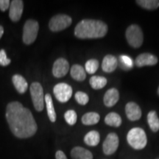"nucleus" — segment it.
I'll return each instance as SVG.
<instances>
[{"mask_svg": "<svg viewBox=\"0 0 159 159\" xmlns=\"http://www.w3.org/2000/svg\"><path fill=\"white\" fill-rule=\"evenodd\" d=\"M6 119L10 129L17 138H30L36 133L37 124L31 111L19 102H12L7 105Z\"/></svg>", "mask_w": 159, "mask_h": 159, "instance_id": "nucleus-1", "label": "nucleus"}, {"mask_svg": "<svg viewBox=\"0 0 159 159\" xmlns=\"http://www.w3.org/2000/svg\"><path fill=\"white\" fill-rule=\"evenodd\" d=\"M107 33L108 26L99 20H82L75 29V35L80 39H99L104 37Z\"/></svg>", "mask_w": 159, "mask_h": 159, "instance_id": "nucleus-2", "label": "nucleus"}, {"mask_svg": "<svg viewBox=\"0 0 159 159\" xmlns=\"http://www.w3.org/2000/svg\"><path fill=\"white\" fill-rule=\"evenodd\" d=\"M127 140L128 144L136 150H142L144 148L148 142L144 130L139 128L131 129L127 136Z\"/></svg>", "mask_w": 159, "mask_h": 159, "instance_id": "nucleus-3", "label": "nucleus"}, {"mask_svg": "<svg viewBox=\"0 0 159 159\" xmlns=\"http://www.w3.org/2000/svg\"><path fill=\"white\" fill-rule=\"evenodd\" d=\"M127 41L131 47L134 48H139L142 46L143 43V33L140 27L136 25H132L129 26L126 30Z\"/></svg>", "mask_w": 159, "mask_h": 159, "instance_id": "nucleus-4", "label": "nucleus"}, {"mask_svg": "<svg viewBox=\"0 0 159 159\" xmlns=\"http://www.w3.org/2000/svg\"><path fill=\"white\" fill-rule=\"evenodd\" d=\"M39 30V25L35 20H27L24 26L23 41L25 44H31L36 39Z\"/></svg>", "mask_w": 159, "mask_h": 159, "instance_id": "nucleus-5", "label": "nucleus"}, {"mask_svg": "<svg viewBox=\"0 0 159 159\" xmlns=\"http://www.w3.org/2000/svg\"><path fill=\"white\" fill-rule=\"evenodd\" d=\"M30 94L35 109L42 111L44 108V95L42 86L39 83H33L30 85Z\"/></svg>", "mask_w": 159, "mask_h": 159, "instance_id": "nucleus-6", "label": "nucleus"}, {"mask_svg": "<svg viewBox=\"0 0 159 159\" xmlns=\"http://www.w3.org/2000/svg\"><path fill=\"white\" fill-rule=\"evenodd\" d=\"M72 19L67 15H57L53 16L49 21V27L51 31L58 32L65 30L71 25Z\"/></svg>", "mask_w": 159, "mask_h": 159, "instance_id": "nucleus-7", "label": "nucleus"}, {"mask_svg": "<svg viewBox=\"0 0 159 159\" xmlns=\"http://www.w3.org/2000/svg\"><path fill=\"white\" fill-rule=\"evenodd\" d=\"M53 92L59 102L64 103L68 102L72 95V88L66 83H61L54 87Z\"/></svg>", "mask_w": 159, "mask_h": 159, "instance_id": "nucleus-8", "label": "nucleus"}, {"mask_svg": "<svg viewBox=\"0 0 159 159\" xmlns=\"http://www.w3.org/2000/svg\"><path fill=\"white\" fill-rule=\"evenodd\" d=\"M119 137L114 133H111L107 136L102 144L103 152L107 156L114 154L119 147Z\"/></svg>", "mask_w": 159, "mask_h": 159, "instance_id": "nucleus-9", "label": "nucleus"}, {"mask_svg": "<svg viewBox=\"0 0 159 159\" xmlns=\"http://www.w3.org/2000/svg\"><path fill=\"white\" fill-rule=\"evenodd\" d=\"M69 70V64L66 60L61 57L55 61L53 64L52 74L55 77L60 78L66 75Z\"/></svg>", "mask_w": 159, "mask_h": 159, "instance_id": "nucleus-10", "label": "nucleus"}, {"mask_svg": "<svg viewBox=\"0 0 159 159\" xmlns=\"http://www.w3.org/2000/svg\"><path fill=\"white\" fill-rule=\"evenodd\" d=\"M24 4L21 0H13L10 5L9 16L13 21H18L21 19L23 13Z\"/></svg>", "mask_w": 159, "mask_h": 159, "instance_id": "nucleus-11", "label": "nucleus"}, {"mask_svg": "<svg viewBox=\"0 0 159 159\" xmlns=\"http://www.w3.org/2000/svg\"><path fill=\"white\" fill-rule=\"evenodd\" d=\"M125 113L130 121L139 120L142 116V110L136 103L130 102L125 106Z\"/></svg>", "mask_w": 159, "mask_h": 159, "instance_id": "nucleus-12", "label": "nucleus"}, {"mask_svg": "<svg viewBox=\"0 0 159 159\" xmlns=\"http://www.w3.org/2000/svg\"><path fill=\"white\" fill-rule=\"evenodd\" d=\"M136 65L138 67L145 66H154L158 63V58L155 55L150 53H142L139 55L136 59Z\"/></svg>", "mask_w": 159, "mask_h": 159, "instance_id": "nucleus-13", "label": "nucleus"}, {"mask_svg": "<svg viewBox=\"0 0 159 159\" xmlns=\"http://www.w3.org/2000/svg\"><path fill=\"white\" fill-rule=\"evenodd\" d=\"M118 66V61L114 55H108L103 59L102 63V69L105 72L111 73L116 69Z\"/></svg>", "mask_w": 159, "mask_h": 159, "instance_id": "nucleus-14", "label": "nucleus"}, {"mask_svg": "<svg viewBox=\"0 0 159 159\" xmlns=\"http://www.w3.org/2000/svg\"><path fill=\"white\" fill-rule=\"evenodd\" d=\"M119 99V91L116 89L112 88L106 91L104 96V104L107 107H112L117 103Z\"/></svg>", "mask_w": 159, "mask_h": 159, "instance_id": "nucleus-15", "label": "nucleus"}, {"mask_svg": "<svg viewBox=\"0 0 159 159\" xmlns=\"http://www.w3.org/2000/svg\"><path fill=\"white\" fill-rule=\"evenodd\" d=\"M72 159H93V155L90 151L81 147H75L71 151Z\"/></svg>", "mask_w": 159, "mask_h": 159, "instance_id": "nucleus-16", "label": "nucleus"}, {"mask_svg": "<svg viewBox=\"0 0 159 159\" xmlns=\"http://www.w3.org/2000/svg\"><path fill=\"white\" fill-rule=\"evenodd\" d=\"M13 83L16 89L20 94H24L28 89V84L27 80L20 75H15L12 78Z\"/></svg>", "mask_w": 159, "mask_h": 159, "instance_id": "nucleus-17", "label": "nucleus"}, {"mask_svg": "<svg viewBox=\"0 0 159 159\" xmlns=\"http://www.w3.org/2000/svg\"><path fill=\"white\" fill-rule=\"evenodd\" d=\"M70 73L71 77L77 81H83L86 77L85 69L82 66L78 64L73 65L71 66Z\"/></svg>", "mask_w": 159, "mask_h": 159, "instance_id": "nucleus-18", "label": "nucleus"}, {"mask_svg": "<svg viewBox=\"0 0 159 159\" xmlns=\"http://www.w3.org/2000/svg\"><path fill=\"white\" fill-rule=\"evenodd\" d=\"M44 102L46 103V106H47V114H48L49 118L52 122H55L56 121V113H55L53 101L50 94H47L45 95Z\"/></svg>", "mask_w": 159, "mask_h": 159, "instance_id": "nucleus-19", "label": "nucleus"}, {"mask_svg": "<svg viewBox=\"0 0 159 159\" xmlns=\"http://www.w3.org/2000/svg\"><path fill=\"white\" fill-rule=\"evenodd\" d=\"M99 141H100V136L99 133L96 130L90 131L84 137V142L91 147L97 146L99 143Z\"/></svg>", "mask_w": 159, "mask_h": 159, "instance_id": "nucleus-20", "label": "nucleus"}, {"mask_svg": "<svg viewBox=\"0 0 159 159\" xmlns=\"http://www.w3.org/2000/svg\"><path fill=\"white\" fill-rule=\"evenodd\" d=\"M105 124L111 127H119L122 125V118L116 113H110L105 116Z\"/></svg>", "mask_w": 159, "mask_h": 159, "instance_id": "nucleus-21", "label": "nucleus"}, {"mask_svg": "<svg viewBox=\"0 0 159 159\" xmlns=\"http://www.w3.org/2000/svg\"><path fill=\"white\" fill-rule=\"evenodd\" d=\"M148 122L150 125V128L153 132H157L159 130V119L156 112L151 111L148 115Z\"/></svg>", "mask_w": 159, "mask_h": 159, "instance_id": "nucleus-22", "label": "nucleus"}, {"mask_svg": "<svg viewBox=\"0 0 159 159\" xmlns=\"http://www.w3.org/2000/svg\"><path fill=\"white\" fill-rule=\"evenodd\" d=\"M99 115L95 112H89L84 114L82 117V122L85 125H93L98 123Z\"/></svg>", "mask_w": 159, "mask_h": 159, "instance_id": "nucleus-23", "label": "nucleus"}, {"mask_svg": "<svg viewBox=\"0 0 159 159\" xmlns=\"http://www.w3.org/2000/svg\"><path fill=\"white\" fill-rule=\"evenodd\" d=\"M107 79L104 77L101 76H93L90 78L89 83H90L91 86L94 89H101L106 85Z\"/></svg>", "mask_w": 159, "mask_h": 159, "instance_id": "nucleus-24", "label": "nucleus"}, {"mask_svg": "<svg viewBox=\"0 0 159 159\" xmlns=\"http://www.w3.org/2000/svg\"><path fill=\"white\" fill-rule=\"evenodd\" d=\"M136 3L147 10H156L159 7L158 0H137Z\"/></svg>", "mask_w": 159, "mask_h": 159, "instance_id": "nucleus-25", "label": "nucleus"}, {"mask_svg": "<svg viewBox=\"0 0 159 159\" xmlns=\"http://www.w3.org/2000/svg\"><path fill=\"white\" fill-rule=\"evenodd\" d=\"M118 64L121 68L125 69V70H128V69H132L134 66L132 59L127 55H121L119 57Z\"/></svg>", "mask_w": 159, "mask_h": 159, "instance_id": "nucleus-26", "label": "nucleus"}, {"mask_svg": "<svg viewBox=\"0 0 159 159\" xmlns=\"http://www.w3.org/2000/svg\"><path fill=\"white\" fill-rule=\"evenodd\" d=\"M99 68V62L96 59L89 60L85 66V70L89 74H94Z\"/></svg>", "mask_w": 159, "mask_h": 159, "instance_id": "nucleus-27", "label": "nucleus"}, {"mask_svg": "<svg viewBox=\"0 0 159 159\" xmlns=\"http://www.w3.org/2000/svg\"><path fill=\"white\" fill-rule=\"evenodd\" d=\"M64 118L66 122L70 125H74L77 122V116L76 112L73 110H69L65 113Z\"/></svg>", "mask_w": 159, "mask_h": 159, "instance_id": "nucleus-28", "label": "nucleus"}, {"mask_svg": "<svg viewBox=\"0 0 159 159\" xmlns=\"http://www.w3.org/2000/svg\"><path fill=\"white\" fill-rule=\"evenodd\" d=\"M75 97L76 101L80 105H86L87 103L89 102V97L88 96V94L83 92V91H77L76 94H75Z\"/></svg>", "mask_w": 159, "mask_h": 159, "instance_id": "nucleus-29", "label": "nucleus"}, {"mask_svg": "<svg viewBox=\"0 0 159 159\" xmlns=\"http://www.w3.org/2000/svg\"><path fill=\"white\" fill-rule=\"evenodd\" d=\"M11 61L7 58L5 51L4 49L0 50V65L2 66H6L11 63Z\"/></svg>", "mask_w": 159, "mask_h": 159, "instance_id": "nucleus-30", "label": "nucleus"}, {"mask_svg": "<svg viewBox=\"0 0 159 159\" xmlns=\"http://www.w3.org/2000/svg\"><path fill=\"white\" fill-rule=\"evenodd\" d=\"M11 2L9 0H0V9L2 11H5L10 7Z\"/></svg>", "mask_w": 159, "mask_h": 159, "instance_id": "nucleus-31", "label": "nucleus"}, {"mask_svg": "<svg viewBox=\"0 0 159 159\" xmlns=\"http://www.w3.org/2000/svg\"><path fill=\"white\" fill-rule=\"evenodd\" d=\"M55 158L56 159H67L66 156L64 154V152L61 150L57 151L56 153H55Z\"/></svg>", "mask_w": 159, "mask_h": 159, "instance_id": "nucleus-32", "label": "nucleus"}, {"mask_svg": "<svg viewBox=\"0 0 159 159\" xmlns=\"http://www.w3.org/2000/svg\"><path fill=\"white\" fill-rule=\"evenodd\" d=\"M3 33H4V28L1 25H0V39H1Z\"/></svg>", "mask_w": 159, "mask_h": 159, "instance_id": "nucleus-33", "label": "nucleus"}, {"mask_svg": "<svg viewBox=\"0 0 159 159\" xmlns=\"http://www.w3.org/2000/svg\"><path fill=\"white\" fill-rule=\"evenodd\" d=\"M158 94L159 95V87H158Z\"/></svg>", "mask_w": 159, "mask_h": 159, "instance_id": "nucleus-34", "label": "nucleus"}]
</instances>
